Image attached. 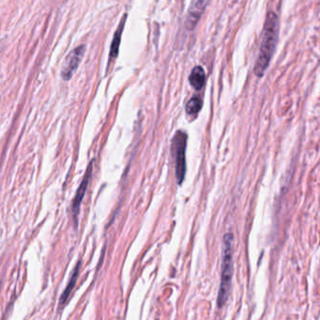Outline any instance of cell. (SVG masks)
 Listing matches in <instances>:
<instances>
[{
	"instance_id": "6da1fadb",
	"label": "cell",
	"mask_w": 320,
	"mask_h": 320,
	"mask_svg": "<svg viewBox=\"0 0 320 320\" xmlns=\"http://www.w3.org/2000/svg\"><path fill=\"white\" fill-rule=\"evenodd\" d=\"M278 16L273 12H269L265 21L259 55L255 62V73L257 76H262L265 73L272 58L278 38Z\"/></svg>"
},
{
	"instance_id": "7a4b0ae2",
	"label": "cell",
	"mask_w": 320,
	"mask_h": 320,
	"mask_svg": "<svg viewBox=\"0 0 320 320\" xmlns=\"http://www.w3.org/2000/svg\"><path fill=\"white\" fill-rule=\"evenodd\" d=\"M233 244L234 235L232 233H226L222 240V273L217 299V305L219 308L224 306L230 293L233 276Z\"/></svg>"
},
{
	"instance_id": "3957f363",
	"label": "cell",
	"mask_w": 320,
	"mask_h": 320,
	"mask_svg": "<svg viewBox=\"0 0 320 320\" xmlns=\"http://www.w3.org/2000/svg\"><path fill=\"white\" fill-rule=\"evenodd\" d=\"M188 135L184 131L178 130L174 134L171 144L172 156L175 161V172H176V181L181 184L186 173V146H187Z\"/></svg>"
},
{
	"instance_id": "277c9868",
	"label": "cell",
	"mask_w": 320,
	"mask_h": 320,
	"mask_svg": "<svg viewBox=\"0 0 320 320\" xmlns=\"http://www.w3.org/2000/svg\"><path fill=\"white\" fill-rule=\"evenodd\" d=\"M85 51V44H80L72 49L71 52L68 54L65 60L63 62V65L61 68L60 75L63 80L68 81L72 78L74 72L77 70L79 64L81 62V59L83 58Z\"/></svg>"
},
{
	"instance_id": "5b68a950",
	"label": "cell",
	"mask_w": 320,
	"mask_h": 320,
	"mask_svg": "<svg viewBox=\"0 0 320 320\" xmlns=\"http://www.w3.org/2000/svg\"><path fill=\"white\" fill-rule=\"evenodd\" d=\"M92 170H93V160L88 164L86 171H85V175H84V177H83L82 181L79 185L76 195L74 196V199L72 201V212H73V215L74 216H77V214H78L80 205H81V202H82V200H83V198L85 196V192H86L88 183H89L90 177H92Z\"/></svg>"
},
{
	"instance_id": "8992f818",
	"label": "cell",
	"mask_w": 320,
	"mask_h": 320,
	"mask_svg": "<svg viewBox=\"0 0 320 320\" xmlns=\"http://www.w3.org/2000/svg\"><path fill=\"white\" fill-rule=\"evenodd\" d=\"M208 2L205 1H194L191 3L188 12V17H187V24L191 27L196 26V22L200 18L201 13H203L204 9Z\"/></svg>"
},
{
	"instance_id": "52a82bcc",
	"label": "cell",
	"mask_w": 320,
	"mask_h": 320,
	"mask_svg": "<svg viewBox=\"0 0 320 320\" xmlns=\"http://www.w3.org/2000/svg\"><path fill=\"white\" fill-rule=\"evenodd\" d=\"M127 18V14L125 13L123 18L121 20L120 24L118 25L117 30L114 33L113 36V40H112L111 46H110V54H109V58L110 59H115L118 54V49H119V44H120V40H121V35L124 29L125 21Z\"/></svg>"
},
{
	"instance_id": "ba28073f",
	"label": "cell",
	"mask_w": 320,
	"mask_h": 320,
	"mask_svg": "<svg viewBox=\"0 0 320 320\" xmlns=\"http://www.w3.org/2000/svg\"><path fill=\"white\" fill-rule=\"evenodd\" d=\"M206 81V73L201 66H196L192 72L190 73L189 82L191 85L196 89L199 90L203 87Z\"/></svg>"
},
{
	"instance_id": "9c48e42d",
	"label": "cell",
	"mask_w": 320,
	"mask_h": 320,
	"mask_svg": "<svg viewBox=\"0 0 320 320\" xmlns=\"http://www.w3.org/2000/svg\"><path fill=\"white\" fill-rule=\"evenodd\" d=\"M79 265H80V262H79L78 265L76 266V268H74V271H73V273H72L71 278H70V282L68 283V286L66 287L64 292L62 293L61 297H60L59 303H60L61 305L65 304L66 301H67L68 298L70 297V295L72 293V289H73L75 284H76V280H77V277H78Z\"/></svg>"
},
{
	"instance_id": "30bf717a",
	"label": "cell",
	"mask_w": 320,
	"mask_h": 320,
	"mask_svg": "<svg viewBox=\"0 0 320 320\" xmlns=\"http://www.w3.org/2000/svg\"><path fill=\"white\" fill-rule=\"evenodd\" d=\"M202 100L198 96H195L190 99L185 106V110L189 115H196L202 108Z\"/></svg>"
}]
</instances>
